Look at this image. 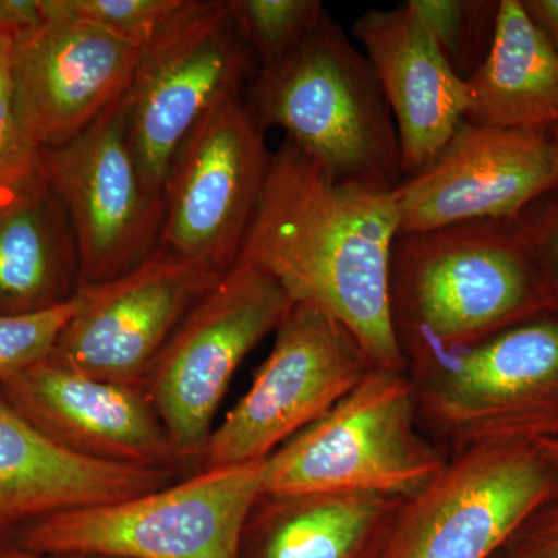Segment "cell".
<instances>
[{"label":"cell","instance_id":"obj_29","mask_svg":"<svg viewBox=\"0 0 558 558\" xmlns=\"http://www.w3.org/2000/svg\"><path fill=\"white\" fill-rule=\"evenodd\" d=\"M46 22L43 0H0V36L17 40Z\"/></svg>","mask_w":558,"mask_h":558},{"label":"cell","instance_id":"obj_30","mask_svg":"<svg viewBox=\"0 0 558 558\" xmlns=\"http://www.w3.org/2000/svg\"><path fill=\"white\" fill-rule=\"evenodd\" d=\"M523 9L558 51V0H524Z\"/></svg>","mask_w":558,"mask_h":558},{"label":"cell","instance_id":"obj_21","mask_svg":"<svg viewBox=\"0 0 558 558\" xmlns=\"http://www.w3.org/2000/svg\"><path fill=\"white\" fill-rule=\"evenodd\" d=\"M400 501L365 492L260 495L240 558H354Z\"/></svg>","mask_w":558,"mask_h":558},{"label":"cell","instance_id":"obj_22","mask_svg":"<svg viewBox=\"0 0 558 558\" xmlns=\"http://www.w3.org/2000/svg\"><path fill=\"white\" fill-rule=\"evenodd\" d=\"M207 5L208 0H43L46 21L86 22L140 51L189 24Z\"/></svg>","mask_w":558,"mask_h":558},{"label":"cell","instance_id":"obj_13","mask_svg":"<svg viewBox=\"0 0 558 558\" xmlns=\"http://www.w3.org/2000/svg\"><path fill=\"white\" fill-rule=\"evenodd\" d=\"M558 189L549 130H501L462 120L424 170L392 190L399 234L470 222L519 220Z\"/></svg>","mask_w":558,"mask_h":558},{"label":"cell","instance_id":"obj_2","mask_svg":"<svg viewBox=\"0 0 558 558\" xmlns=\"http://www.w3.org/2000/svg\"><path fill=\"white\" fill-rule=\"evenodd\" d=\"M548 304L517 220H470L399 234L391 256L399 343L453 351Z\"/></svg>","mask_w":558,"mask_h":558},{"label":"cell","instance_id":"obj_33","mask_svg":"<svg viewBox=\"0 0 558 558\" xmlns=\"http://www.w3.org/2000/svg\"><path fill=\"white\" fill-rule=\"evenodd\" d=\"M550 142H553L554 149H556L557 159H558V121L554 124L549 130Z\"/></svg>","mask_w":558,"mask_h":558},{"label":"cell","instance_id":"obj_26","mask_svg":"<svg viewBox=\"0 0 558 558\" xmlns=\"http://www.w3.org/2000/svg\"><path fill=\"white\" fill-rule=\"evenodd\" d=\"M10 39L0 36V189L35 170L40 163V150L22 126L9 70Z\"/></svg>","mask_w":558,"mask_h":558},{"label":"cell","instance_id":"obj_31","mask_svg":"<svg viewBox=\"0 0 558 558\" xmlns=\"http://www.w3.org/2000/svg\"><path fill=\"white\" fill-rule=\"evenodd\" d=\"M0 558H121L112 556H94V554H35L16 546L0 548Z\"/></svg>","mask_w":558,"mask_h":558},{"label":"cell","instance_id":"obj_8","mask_svg":"<svg viewBox=\"0 0 558 558\" xmlns=\"http://www.w3.org/2000/svg\"><path fill=\"white\" fill-rule=\"evenodd\" d=\"M373 368L341 323L311 304L293 303L247 395L213 429L199 470L266 461Z\"/></svg>","mask_w":558,"mask_h":558},{"label":"cell","instance_id":"obj_17","mask_svg":"<svg viewBox=\"0 0 558 558\" xmlns=\"http://www.w3.org/2000/svg\"><path fill=\"white\" fill-rule=\"evenodd\" d=\"M395 117L402 178L417 174L453 137L468 110V86L405 3L365 11L352 25Z\"/></svg>","mask_w":558,"mask_h":558},{"label":"cell","instance_id":"obj_28","mask_svg":"<svg viewBox=\"0 0 558 558\" xmlns=\"http://www.w3.org/2000/svg\"><path fill=\"white\" fill-rule=\"evenodd\" d=\"M515 535L513 558H558V506H543Z\"/></svg>","mask_w":558,"mask_h":558},{"label":"cell","instance_id":"obj_20","mask_svg":"<svg viewBox=\"0 0 558 558\" xmlns=\"http://www.w3.org/2000/svg\"><path fill=\"white\" fill-rule=\"evenodd\" d=\"M464 120L501 130H550L558 121V51L521 0L499 2L486 61L469 81Z\"/></svg>","mask_w":558,"mask_h":558},{"label":"cell","instance_id":"obj_6","mask_svg":"<svg viewBox=\"0 0 558 558\" xmlns=\"http://www.w3.org/2000/svg\"><path fill=\"white\" fill-rule=\"evenodd\" d=\"M556 473L534 440L473 442L400 501L377 558H490L549 501Z\"/></svg>","mask_w":558,"mask_h":558},{"label":"cell","instance_id":"obj_14","mask_svg":"<svg viewBox=\"0 0 558 558\" xmlns=\"http://www.w3.org/2000/svg\"><path fill=\"white\" fill-rule=\"evenodd\" d=\"M432 354L442 355V368L428 409L447 427L472 444L557 436V322L529 323Z\"/></svg>","mask_w":558,"mask_h":558},{"label":"cell","instance_id":"obj_10","mask_svg":"<svg viewBox=\"0 0 558 558\" xmlns=\"http://www.w3.org/2000/svg\"><path fill=\"white\" fill-rule=\"evenodd\" d=\"M123 95L78 135L40 153L75 236L80 289L135 269L160 236L165 196L150 193L140 174Z\"/></svg>","mask_w":558,"mask_h":558},{"label":"cell","instance_id":"obj_25","mask_svg":"<svg viewBox=\"0 0 558 558\" xmlns=\"http://www.w3.org/2000/svg\"><path fill=\"white\" fill-rule=\"evenodd\" d=\"M76 307L75 295L53 310L0 315V380L17 376L49 359Z\"/></svg>","mask_w":558,"mask_h":558},{"label":"cell","instance_id":"obj_3","mask_svg":"<svg viewBox=\"0 0 558 558\" xmlns=\"http://www.w3.org/2000/svg\"><path fill=\"white\" fill-rule=\"evenodd\" d=\"M245 102L264 131L282 128L337 179L388 190L402 182L399 132L379 76L328 13L288 57L258 69Z\"/></svg>","mask_w":558,"mask_h":558},{"label":"cell","instance_id":"obj_24","mask_svg":"<svg viewBox=\"0 0 558 558\" xmlns=\"http://www.w3.org/2000/svg\"><path fill=\"white\" fill-rule=\"evenodd\" d=\"M229 10L259 68L288 57L326 14L319 0H229Z\"/></svg>","mask_w":558,"mask_h":558},{"label":"cell","instance_id":"obj_27","mask_svg":"<svg viewBox=\"0 0 558 558\" xmlns=\"http://www.w3.org/2000/svg\"><path fill=\"white\" fill-rule=\"evenodd\" d=\"M517 222L537 267L546 301L558 306V205L542 218Z\"/></svg>","mask_w":558,"mask_h":558},{"label":"cell","instance_id":"obj_19","mask_svg":"<svg viewBox=\"0 0 558 558\" xmlns=\"http://www.w3.org/2000/svg\"><path fill=\"white\" fill-rule=\"evenodd\" d=\"M78 290L75 236L40 161L0 189V315L53 310Z\"/></svg>","mask_w":558,"mask_h":558},{"label":"cell","instance_id":"obj_5","mask_svg":"<svg viewBox=\"0 0 558 558\" xmlns=\"http://www.w3.org/2000/svg\"><path fill=\"white\" fill-rule=\"evenodd\" d=\"M446 462L414 429V392L373 368L339 403L264 461L263 495L365 492L405 499Z\"/></svg>","mask_w":558,"mask_h":558},{"label":"cell","instance_id":"obj_16","mask_svg":"<svg viewBox=\"0 0 558 558\" xmlns=\"http://www.w3.org/2000/svg\"><path fill=\"white\" fill-rule=\"evenodd\" d=\"M142 51L70 17L10 40L14 108L40 150L86 130L130 87Z\"/></svg>","mask_w":558,"mask_h":558},{"label":"cell","instance_id":"obj_11","mask_svg":"<svg viewBox=\"0 0 558 558\" xmlns=\"http://www.w3.org/2000/svg\"><path fill=\"white\" fill-rule=\"evenodd\" d=\"M255 61L229 2L220 0L142 51L123 101L132 153L150 193L165 196L183 143L216 102L241 94Z\"/></svg>","mask_w":558,"mask_h":558},{"label":"cell","instance_id":"obj_12","mask_svg":"<svg viewBox=\"0 0 558 558\" xmlns=\"http://www.w3.org/2000/svg\"><path fill=\"white\" fill-rule=\"evenodd\" d=\"M220 277L154 252L128 274L76 292L75 315L47 360L92 379L145 388L172 333Z\"/></svg>","mask_w":558,"mask_h":558},{"label":"cell","instance_id":"obj_1","mask_svg":"<svg viewBox=\"0 0 558 558\" xmlns=\"http://www.w3.org/2000/svg\"><path fill=\"white\" fill-rule=\"evenodd\" d=\"M398 236L392 190L337 179L286 138L271 154L236 264L266 271L293 303L337 319L376 368L402 373L391 307Z\"/></svg>","mask_w":558,"mask_h":558},{"label":"cell","instance_id":"obj_15","mask_svg":"<svg viewBox=\"0 0 558 558\" xmlns=\"http://www.w3.org/2000/svg\"><path fill=\"white\" fill-rule=\"evenodd\" d=\"M0 395L44 438L75 457L172 472L186 465L143 387L92 379L44 360L0 380Z\"/></svg>","mask_w":558,"mask_h":558},{"label":"cell","instance_id":"obj_9","mask_svg":"<svg viewBox=\"0 0 558 558\" xmlns=\"http://www.w3.org/2000/svg\"><path fill=\"white\" fill-rule=\"evenodd\" d=\"M264 134L241 94L208 110L172 165L157 253L216 275L236 264L269 172Z\"/></svg>","mask_w":558,"mask_h":558},{"label":"cell","instance_id":"obj_18","mask_svg":"<svg viewBox=\"0 0 558 558\" xmlns=\"http://www.w3.org/2000/svg\"><path fill=\"white\" fill-rule=\"evenodd\" d=\"M179 472L108 464L51 444L0 395V548L54 513L113 505L175 483Z\"/></svg>","mask_w":558,"mask_h":558},{"label":"cell","instance_id":"obj_4","mask_svg":"<svg viewBox=\"0 0 558 558\" xmlns=\"http://www.w3.org/2000/svg\"><path fill=\"white\" fill-rule=\"evenodd\" d=\"M264 461L199 470L126 501L54 513L22 529L13 546L35 554L121 558H240L263 495Z\"/></svg>","mask_w":558,"mask_h":558},{"label":"cell","instance_id":"obj_23","mask_svg":"<svg viewBox=\"0 0 558 558\" xmlns=\"http://www.w3.org/2000/svg\"><path fill=\"white\" fill-rule=\"evenodd\" d=\"M407 5L427 27L436 46L462 81H469L486 61L499 2L490 0H409Z\"/></svg>","mask_w":558,"mask_h":558},{"label":"cell","instance_id":"obj_32","mask_svg":"<svg viewBox=\"0 0 558 558\" xmlns=\"http://www.w3.org/2000/svg\"><path fill=\"white\" fill-rule=\"evenodd\" d=\"M534 444L537 446L539 453L558 472V436H543V438L534 439Z\"/></svg>","mask_w":558,"mask_h":558},{"label":"cell","instance_id":"obj_34","mask_svg":"<svg viewBox=\"0 0 558 558\" xmlns=\"http://www.w3.org/2000/svg\"><path fill=\"white\" fill-rule=\"evenodd\" d=\"M513 558V557H512Z\"/></svg>","mask_w":558,"mask_h":558},{"label":"cell","instance_id":"obj_7","mask_svg":"<svg viewBox=\"0 0 558 558\" xmlns=\"http://www.w3.org/2000/svg\"><path fill=\"white\" fill-rule=\"evenodd\" d=\"M292 306L277 279L234 264L172 333L145 389L186 465H199L234 373Z\"/></svg>","mask_w":558,"mask_h":558}]
</instances>
